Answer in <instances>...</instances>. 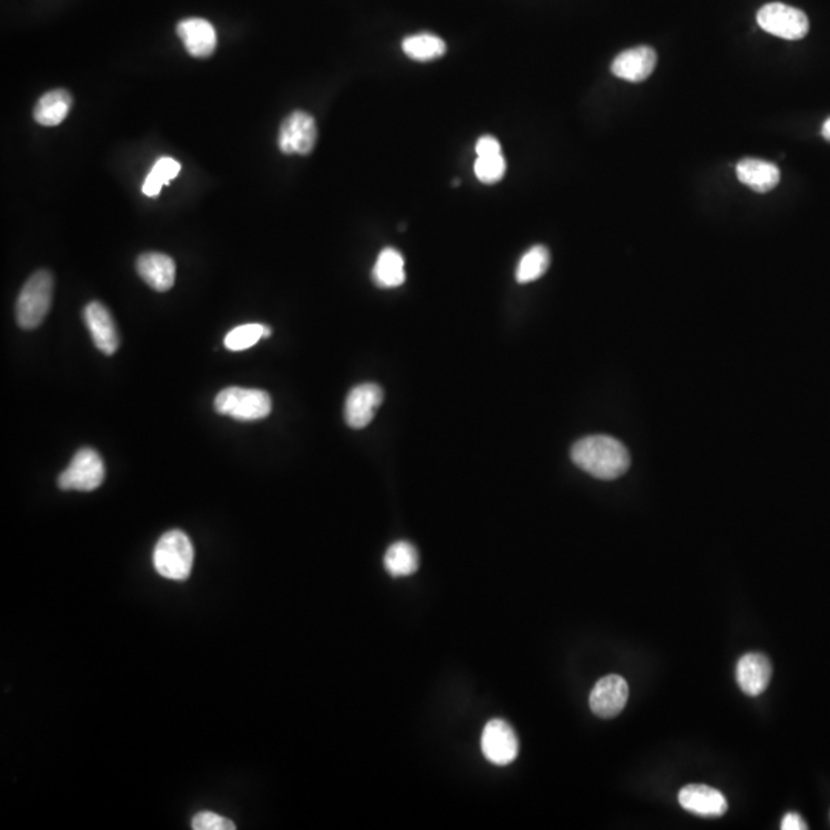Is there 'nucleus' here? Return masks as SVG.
Instances as JSON below:
<instances>
[{
    "label": "nucleus",
    "mask_w": 830,
    "mask_h": 830,
    "mask_svg": "<svg viewBox=\"0 0 830 830\" xmlns=\"http://www.w3.org/2000/svg\"><path fill=\"white\" fill-rule=\"evenodd\" d=\"M571 459L581 471L598 480L618 479L631 466V455L626 446L608 435H591L578 440L572 446Z\"/></svg>",
    "instance_id": "nucleus-1"
},
{
    "label": "nucleus",
    "mask_w": 830,
    "mask_h": 830,
    "mask_svg": "<svg viewBox=\"0 0 830 830\" xmlns=\"http://www.w3.org/2000/svg\"><path fill=\"white\" fill-rule=\"evenodd\" d=\"M153 563L163 578L186 580L194 565V548L190 537L179 529L163 534L154 548Z\"/></svg>",
    "instance_id": "nucleus-2"
},
{
    "label": "nucleus",
    "mask_w": 830,
    "mask_h": 830,
    "mask_svg": "<svg viewBox=\"0 0 830 830\" xmlns=\"http://www.w3.org/2000/svg\"><path fill=\"white\" fill-rule=\"evenodd\" d=\"M54 279L50 271L34 273L20 291L16 303V322L22 329H36L42 325L53 300Z\"/></svg>",
    "instance_id": "nucleus-3"
},
{
    "label": "nucleus",
    "mask_w": 830,
    "mask_h": 830,
    "mask_svg": "<svg viewBox=\"0 0 830 830\" xmlns=\"http://www.w3.org/2000/svg\"><path fill=\"white\" fill-rule=\"evenodd\" d=\"M214 409L219 414L228 415L239 422H254L268 417L273 409V402L268 392L262 389L233 388L222 389L214 400Z\"/></svg>",
    "instance_id": "nucleus-4"
},
{
    "label": "nucleus",
    "mask_w": 830,
    "mask_h": 830,
    "mask_svg": "<svg viewBox=\"0 0 830 830\" xmlns=\"http://www.w3.org/2000/svg\"><path fill=\"white\" fill-rule=\"evenodd\" d=\"M105 480V465L99 452L82 448L76 452L70 466L59 475L57 485L62 491L91 492Z\"/></svg>",
    "instance_id": "nucleus-5"
},
{
    "label": "nucleus",
    "mask_w": 830,
    "mask_h": 830,
    "mask_svg": "<svg viewBox=\"0 0 830 830\" xmlns=\"http://www.w3.org/2000/svg\"><path fill=\"white\" fill-rule=\"evenodd\" d=\"M761 30L786 40H800L809 33V19L798 8L786 4H767L758 11Z\"/></svg>",
    "instance_id": "nucleus-6"
},
{
    "label": "nucleus",
    "mask_w": 830,
    "mask_h": 830,
    "mask_svg": "<svg viewBox=\"0 0 830 830\" xmlns=\"http://www.w3.org/2000/svg\"><path fill=\"white\" fill-rule=\"evenodd\" d=\"M317 142V123L311 114L294 111L283 120L279 133V148L283 154L308 156Z\"/></svg>",
    "instance_id": "nucleus-7"
},
{
    "label": "nucleus",
    "mask_w": 830,
    "mask_h": 830,
    "mask_svg": "<svg viewBox=\"0 0 830 830\" xmlns=\"http://www.w3.org/2000/svg\"><path fill=\"white\" fill-rule=\"evenodd\" d=\"M628 698V681L620 675H606L592 689L589 706L597 717L614 718L626 708Z\"/></svg>",
    "instance_id": "nucleus-8"
},
{
    "label": "nucleus",
    "mask_w": 830,
    "mask_h": 830,
    "mask_svg": "<svg viewBox=\"0 0 830 830\" xmlns=\"http://www.w3.org/2000/svg\"><path fill=\"white\" fill-rule=\"evenodd\" d=\"M483 755L497 766L511 764L518 755V738L505 720H491L482 734Z\"/></svg>",
    "instance_id": "nucleus-9"
},
{
    "label": "nucleus",
    "mask_w": 830,
    "mask_h": 830,
    "mask_svg": "<svg viewBox=\"0 0 830 830\" xmlns=\"http://www.w3.org/2000/svg\"><path fill=\"white\" fill-rule=\"evenodd\" d=\"M383 397V389L376 383H363L352 388L345 402L346 425L352 429L366 428L374 420Z\"/></svg>",
    "instance_id": "nucleus-10"
},
{
    "label": "nucleus",
    "mask_w": 830,
    "mask_h": 830,
    "mask_svg": "<svg viewBox=\"0 0 830 830\" xmlns=\"http://www.w3.org/2000/svg\"><path fill=\"white\" fill-rule=\"evenodd\" d=\"M83 320L93 337L94 345L107 356H113L119 349L120 340L116 323L107 306L100 302H91L83 309Z\"/></svg>",
    "instance_id": "nucleus-11"
},
{
    "label": "nucleus",
    "mask_w": 830,
    "mask_h": 830,
    "mask_svg": "<svg viewBox=\"0 0 830 830\" xmlns=\"http://www.w3.org/2000/svg\"><path fill=\"white\" fill-rule=\"evenodd\" d=\"M177 36L190 56L206 59L213 56L217 48L216 28L211 22L200 17H188L177 25Z\"/></svg>",
    "instance_id": "nucleus-12"
},
{
    "label": "nucleus",
    "mask_w": 830,
    "mask_h": 830,
    "mask_svg": "<svg viewBox=\"0 0 830 830\" xmlns=\"http://www.w3.org/2000/svg\"><path fill=\"white\" fill-rule=\"evenodd\" d=\"M678 801L684 811L700 817H721L728 811V801L720 791L704 784H689L681 789Z\"/></svg>",
    "instance_id": "nucleus-13"
},
{
    "label": "nucleus",
    "mask_w": 830,
    "mask_h": 830,
    "mask_svg": "<svg viewBox=\"0 0 830 830\" xmlns=\"http://www.w3.org/2000/svg\"><path fill=\"white\" fill-rule=\"evenodd\" d=\"M735 674L741 691L749 697H758L771 683L772 664L766 655L749 652L738 661Z\"/></svg>",
    "instance_id": "nucleus-14"
},
{
    "label": "nucleus",
    "mask_w": 830,
    "mask_h": 830,
    "mask_svg": "<svg viewBox=\"0 0 830 830\" xmlns=\"http://www.w3.org/2000/svg\"><path fill=\"white\" fill-rule=\"evenodd\" d=\"M657 67V53L651 47H635L623 51L612 62V74L628 82H643Z\"/></svg>",
    "instance_id": "nucleus-15"
},
{
    "label": "nucleus",
    "mask_w": 830,
    "mask_h": 830,
    "mask_svg": "<svg viewBox=\"0 0 830 830\" xmlns=\"http://www.w3.org/2000/svg\"><path fill=\"white\" fill-rule=\"evenodd\" d=\"M137 274L157 293L170 291L176 282V263L162 253H145L137 257Z\"/></svg>",
    "instance_id": "nucleus-16"
},
{
    "label": "nucleus",
    "mask_w": 830,
    "mask_h": 830,
    "mask_svg": "<svg viewBox=\"0 0 830 830\" xmlns=\"http://www.w3.org/2000/svg\"><path fill=\"white\" fill-rule=\"evenodd\" d=\"M738 180L755 193H769L780 183V170L774 163L761 159L741 160L737 165Z\"/></svg>",
    "instance_id": "nucleus-17"
},
{
    "label": "nucleus",
    "mask_w": 830,
    "mask_h": 830,
    "mask_svg": "<svg viewBox=\"0 0 830 830\" xmlns=\"http://www.w3.org/2000/svg\"><path fill=\"white\" fill-rule=\"evenodd\" d=\"M73 107V97L70 91L51 90L37 100L34 107L33 117L42 127H57L67 119Z\"/></svg>",
    "instance_id": "nucleus-18"
},
{
    "label": "nucleus",
    "mask_w": 830,
    "mask_h": 830,
    "mask_svg": "<svg viewBox=\"0 0 830 830\" xmlns=\"http://www.w3.org/2000/svg\"><path fill=\"white\" fill-rule=\"evenodd\" d=\"M405 279V259L402 254L394 248L383 249L372 269L374 283L383 289L399 288Z\"/></svg>",
    "instance_id": "nucleus-19"
},
{
    "label": "nucleus",
    "mask_w": 830,
    "mask_h": 830,
    "mask_svg": "<svg viewBox=\"0 0 830 830\" xmlns=\"http://www.w3.org/2000/svg\"><path fill=\"white\" fill-rule=\"evenodd\" d=\"M385 568L392 577H408L419 569V552L409 542L394 543L386 551Z\"/></svg>",
    "instance_id": "nucleus-20"
},
{
    "label": "nucleus",
    "mask_w": 830,
    "mask_h": 830,
    "mask_svg": "<svg viewBox=\"0 0 830 830\" xmlns=\"http://www.w3.org/2000/svg\"><path fill=\"white\" fill-rule=\"evenodd\" d=\"M403 51L409 59L417 62H429L439 59L446 53L445 40L431 33L414 34L406 37L402 44Z\"/></svg>",
    "instance_id": "nucleus-21"
},
{
    "label": "nucleus",
    "mask_w": 830,
    "mask_h": 830,
    "mask_svg": "<svg viewBox=\"0 0 830 830\" xmlns=\"http://www.w3.org/2000/svg\"><path fill=\"white\" fill-rule=\"evenodd\" d=\"M549 265H551V254H549L548 248L543 245L532 246L518 263L515 279L518 283L534 282V280L545 276Z\"/></svg>",
    "instance_id": "nucleus-22"
},
{
    "label": "nucleus",
    "mask_w": 830,
    "mask_h": 830,
    "mask_svg": "<svg viewBox=\"0 0 830 830\" xmlns=\"http://www.w3.org/2000/svg\"><path fill=\"white\" fill-rule=\"evenodd\" d=\"M180 170H182V165L171 157H162V159L157 160L154 163L153 170L150 171L147 179L143 182L142 193L148 197L159 196L162 186L177 177Z\"/></svg>",
    "instance_id": "nucleus-23"
},
{
    "label": "nucleus",
    "mask_w": 830,
    "mask_h": 830,
    "mask_svg": "<svg viewBox=\"0 0 830 830\" xmlns=\"http://www.w3.org/2000/svg\"><path fill=\"white\" fill-rule=\"evenodd\" d=\"M269 336H271V328L268 326L249 323V325L237 326L233 331L228 332L225 337V346L230 351H245L257 345L263 337Z\"/></svg>",
    "instance_id": "nucleus-24"
},
{
    "label": "nucleus",
    "mask_w": 830,
    "mask_h": 830,
    "mask_svg": "<svg viewBox=\"0 0 830 830\" xmlns=\"http://www.w3.org/2000/svg\"><path fill=\"white\" fill-rule=\"evenodd\" d=\"M474 173L477 179L482 183L500 182L506 173V160L503 154H494V156H477L474 163Z\"/></svg>",
    "instance_id": "nucleus-25"
},
{
    "label": "nucleus",
    "mask_w": 830,
    "mask_h": 830,
    "mask_svg": "<svg viewBox=\"0 0 830 830\" xmlns=\"http://www.w3.org/2000/svg\"><path fill=\"white\" fill-rule=\"evenodd\" d=\"M191 826H193L194 830L236 829V824H234L233 821L222 817V815L214 814V812H199V814L193 818V824H191Z\"/></svg>",
    "instance_id": "nucleus-26"
},
{
    "label": "nucleus",
    "mask_w": 830,
    "mask_h": 830,
    "mask_svg": "<svg viewBox=\"0 0 830 830\" xmlns=\"http://www.w3.org/2000/svg\"><path fill=\"white\" fill-rule=\"evenodd\" d=\"M475 153L477 156H494V154H502V145L495 139L494 136H483L477 140L475 145Z\"/></svg>",
    "instance_id": "nucleus-27"
},
{
    "label": "nucleus",
    "mask_w": 830,
    "mask_h": 830,
    "mask_svg": "<svg viewBox=\"0 0 830 830\" xmlns=\"http://www.w3.org/2000/svg\"><path fill=\"white\" fill-rule=\"evenodd\" d=\"M781 829L806 830L807 824L800 814H797V812H789V814L784 815L783 821H781Z\"/></svg>",
    "instance_id": "nucleus-28"
},
{
    "label": "nucleus",
    "mask_w": 830,
    "mask_h": 830,
    "mask_svg": "<svg viewBox=\"0 0 830 830\" xmlns=\"http://www.w3.org/2000/svg\"><path fill=\"white\" fill-rule=\"evenodd\" d=\"M821 134H823L824 139L830 142V117L824 122L823 128H821Z\"/></svg>",
    "instance_id": "nucleus-29"
}]
</instances>
